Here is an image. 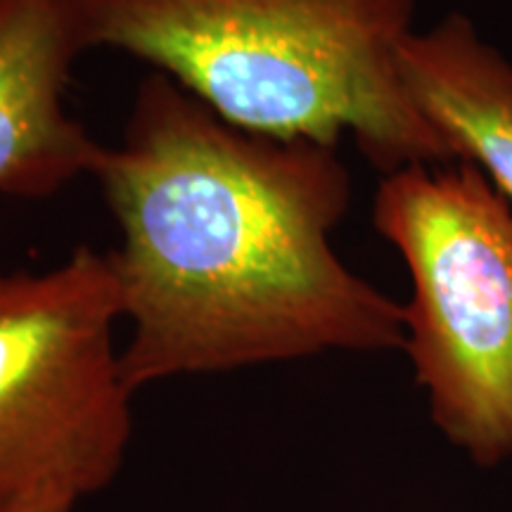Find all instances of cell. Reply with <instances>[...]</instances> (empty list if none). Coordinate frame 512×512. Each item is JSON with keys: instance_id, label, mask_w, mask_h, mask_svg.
<instances>
[{"instance_id": "6da1fadb", "label": "cell", "mask_w": 512, "mask_h": 512, "mask_svg": "<svg viewBox=\"0 0 512 512\" xmlns=\"http://www.w3.org/2000/svg\"><path fill=\"white\" fill-rule=\"evenodd\" d=\"M93 178L121 238L107 256L133 392L335 351H403V304L332 247L351 207L337 147L247 131L152 72Z\"/></svg>"}, {"instance_id": "5b68a950", "label": "cell", "mask_w": 512, "mask_h": 512, "mask_svg": "<svg viewBox=\"0 0 512 512\" xmlns=\"http://www.w3.org/2000/svg\"><path fill=\"white\" fill-rule=\"evenodd\" d=\"M81 53L69 0H0V195L43 200L93 176L102 143L67 107Z\"/></svg>"}, {"instance_id": "52a82bcc", "label": "cell", "mask_w": 512, "mask_h": 512, "mask_svg": "<svg viewBox=\"0 0 512 512\" xmlns=\"http://www.w3.org/2000/svg\"><path fill=\"white\" fill-rule=\"evenodd\" d=\"M48 512H69V510H48Z\"/></svg>"}, {"instance_id": "3957f363", "label": "cell", "mask_w": 512, "mask_h": 512, "mask_svg": "<svg viewBox=\"0 0 512 512\" xmlns=\"http://www.w3.org/2000/svg\"><path fill=\"white\" fill-rule=\"evenodd\" d=\"M373 226L411 280L403 351L437 430L482 467L512 460V204L475 164L382 178Z\"/></svg>"}, {"instance_id": "7a4b0ae2", "label": "cell", "mask_w": 512, "mask_h": 512, "mask_svg": "<svg viewBox=\"0 0 512 512\" xmlns=\"http://www.w3.org/2000/svg\"><path fill=\"white\" fill-rule=\"evenodd\" d=\"M83 50H119L230 124L339 147L384 176L453 164L403 83L415 0H69Z\"/></svg>"}, {"instance_id": "8992f818", "label": "cell", "mask_w": 512, "mask_h": 512, "mask_svg": "<svg viewBox=\"0 0 512 512\" xmlns=\"http://www.w3.org/2000/svg\"><path fill=\"white\" fill-rule=\"evenodd\" d=\"M406 91L456 162L475 164L512 204V62L451 12L399 50Z\"/></svg>"}, {"instance_id": "277c9868", "label": "cell", "mask_w": 512, "mask_h": 512, "mask_svg": "<svg viewBox=\"0 0 512 512\" xmlns=\"http://www.w3.org/2000/svg\"><path fill=\"white\" fill-rule=\"evenodd\" d=\"M110 256L0 271V512H76L126 463L133 389Z\"/></svg>"}]
</instances>
